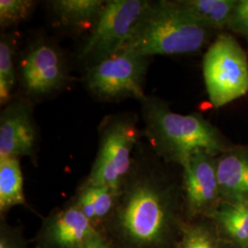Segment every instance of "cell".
<instances>
[{
  "label": "cell",
  "mask_w": 248,
  "mask_h": 248,
  "mask_svg": "<svg viewBox=\"0 0 248 248\" xmlns=\"http://www.w3.org/2000/svg\"><path fill=\"white\" fill-rule=\"evenodd\" d=\"M177 187L154 165L141 142L109 219L116 248H170L178 225Z\"/></svg>",
  "instance_id": "cell-1"
},
{
  "label": "cell",
  "mask_w": 248,
  "mask_h": 248,
  "mask_svg": "<svg viewBox=\"0 0 248 248\" xmlns=\"http://www.w3.org/2000/svg\"><path fill=\"white\" fill-rule=\"evenodd\" d=\"M144 129L154 154L182 168L198 152L219 156L229 147L220 131L198 114L182 115L172 111L156 97L141 101Z\"/></svg>",
  "instance_id": "cell-2"
},
{
  "label": "cell",
  "mask_w": 248,
  "mask_h": 248,
  "mask_svg": "<svg viewBox=\"0 0 248 248\" xmlns=\"http://www.w3.org/2000/svg\"><path fill=\"white\" fill-rule=\"evenodd\" d=\"M209 31L177 1H150L123 49L149 58L196 53Z\"/></svg>",
  "instance_id": "cell-3"
},
{
  "label": "cell",
  "mask_w": 248,
  "mask_h": 248,
  "mask_svg": "<svg viewBox=\"0 0 248 248\" xmlns=\"http://www.w3.org/2000/svg\"><path fill=\"white\" fill-rule=\"evenodd\" d=\"M98 131V154L86 181L119 193L131 172L134 152L140 142L137 117L133 113L108 116Z\"/></svg>",
  "instance_id": "cell-4"
},
{
  "label": "cell",
  "mask_w": 248,
  "mask_h": 248,
  "mask_svg": "<svg viewBox=\"0 0 248 248\" xmlns=\"http://www.w3.org/2000/svg\"><path fill=\"white\" fill-rule=\"evenodd\" d=\"M202 68L207 92L214 108H222L248 93V56L232 36H218L204 55Z\"/></svg>",
  "instance_id": "cell-5"
},
{
  "label": "cell",
  "mask_w": 248,
  "mask_h": 248,
  "mask_svg": "<svg viewBox=\"0 0 248 248\" xmlns=\"http://www.w3.org/2000/svg\"><path fill=\"white\" fill-rule=\"evenodd\" d=\"M150 58L122 49L89 65L85 85L92 95L106 101L145 98L144 79Z\"/></svg>",
  "instance_id": "cell-6"
},
{
  "label": "cell",
  "mask_w": 248,
  "mask_h": 248,
  "mask_svg": "<svg viewBox=\"0 0 248 248\" xmlns=\"http://www.w3.org/2000/svg\"><path fill=\"white\" fill-rule=\"evenodd\" d=\"M150 1H106L97 23L83 45L79 57L91 65L121 51Z\"/></svg>",
  "instance_id": "cell-7"
},
{
  "label": "cell",
  "mask_w": 248,
  "mask_h": 248,
  "mask_svg": "<svg viewBox=\"0 0 248 248\" xmlns=\"http://www.w3.org/2000/svg\"><path fill=\"white\" fill-rule=\"evenodd\" d=\"M183 169V191L190 217H212L222 203L215 156L198 152Z\"/></svg>",
  "instance_id": "cell-8"
},
{
  "label": "cell",
  "mask_w": 248,
  "mask_h": 248,
  "mask_svg": "<svg viewBox=\"0 0 248 248\" xmlns=\"http://www.w3.org/2000/svg\"><path fill=\"white\" fill-rule=\"evenodd\" d=\"M21 79L32 96H45L61 89L67 79V68L59 49L48 42L32 45L21 62Z\"/></svg>",
  "instance_id": "cell-9"
},
{
  "label": "cell",
  "mask_w": 248,
  "mask_h": 248,
  "mask_svg": "<svg viewBox=\"0 0 248 248\" xmlns=\"http://www.w3.org/2000/svg\"><path fill=\"white\" fill-rule=\"evenodd\" d=\"M37 138L31 103L16 99L7 104L0 115V158L33 156Z\"/></svg>",
  "instance_id": "cell-10"
},
{
  "label": "cell",
  "mask_w": 248,
  "mask_h": 248,
  "mask_svg": "<svg viewBox=\"0 0 248 248\" xmlns=\"http://www.w3.org/2000/svg\"><path fill=\"white\" fill-rule=\"evenodd\" d=\"M98 228L74 203L51 214L39 237L41 248H82L98 234Z\"/></svg>",
  "instance_id": "cell-11"
},
{
  "label": "cell",
  "mask_w": 248,
  "mask_h": 248,
  "mask_svg": "<svg viewBox=\"0 0 248 248\" xmlns=\"http://www.w3.org/2000/svg\"><path fill=\"white\" fill-rule=\"evenodd\" d=\"M222 202H248V147L229 148L216 158Z\"/></svg>",
  "instance_id": "cell-12"
},
{
  "label": "cell",
  "mask_w": 248,
  "mask_h": 248,
  "mask_svg": "<svg viewBox=\"0 0 248 248\" xmlns=\"http://www.w3.org/2000/svg\"><path fill=\"white\" fill-rule=\"evenodd\" d=\"M211 218L227 243L248 248V202H222Z\"/></svg>",
  "instance_id": "cell-13"
},
{
  "label": "cell",
  "mask_w": 248,
  "mask_h": 248,
  "mask_svg": "<svg viewBox=\"0 0 248 248\" xmlns=\"http://www.w3.org/2000/svg\"><path fill=\"white\" fill-rule=\"evenodd\" d=\"M119 193L105 186L85 181L78 192L75 204L96 227L107 222L115 209Z\"/></svg>",
  "instance_id": "cell-14"
},
{
  "label": "cell",
  "mask_w": 248,
  "mask_h": 248,
  "mask_svg": "<svg viewBox=\"0 0 248 248\" xmlns=\"http://www.w3.org/2000/svg\"><path fill=\"white\" fill-rule=\"evenodd\" d=\"M50 7L62 24L78 31L91 30L105 7L102 0H55Z\"/></svg>",
  "instance_id": "cell-15"
},
{
  "label": "cell",
  "mask_w": 248,
  "mask_h": 248,
  "mask_svg": "<svg viewBox=\"0 0 248 248\" xmlns=\"http://www.w3.org/2000/svg\"><path fill=\"white\" fill-rule=\"evenodd\" d=\"M177 2L210 30H220L228 26L237 3L234 0H181Z\"/></svg>",
  "instance_id": "cell-16"
},
{
  "label": "cell",
  "mask_w": 248,
  "mask_h": 248,
  "mask_svg": "<svg viewBox=\"0 0 248 248\" xmlns=\"http://www.w3.org/2000/svg\"><path fill=\"white\" fill-rule=\"evenodd\" d=\"M26 202L23 176L18 157L0 158V212Z\"/></svg>",
  "instance_id": "cell-17"
},
{
  "label": "cell",
  "mask_w": 248,
  "mask_h": 248,
  "mask_svg": "<svg viewBox=\"0 0 248 248\" xmlns=\"http://www.w3.org/2000/svg\"><path fill=\"white\" fill-rule=\"evenodd\" d=\"M226 244L214 222H200L183 228L177 248H224Z\"/></svg>",
  "instance_id": "cell-18"
},
{
  "label": "cell",
  "mask_w": 248,
  "mask_h": 248,
  "mask_svg": "<svg viewBox=\"0 0 248 248\" xmlns=\"http://www.w3.org/2000/svg\"><path fill=\"white\" fill-rule=\"evenodd\" d=\"M15 46L7 36H2L0 41V102L7 105L10 102L11 92L15 87L16 75L14 67Z\"/></svg>",
  "instance_id": "cell-19"
},
{
  "label": "cell",
  "mask_w": 248,
  "mask_h": 248,
  "mask_svg": "<svg viewBox=\"0 0 248 248\" xmlns=\"http://www.w3.org/2000/svg\"><path fill=\"white\" fill-rule=\"evenodd\" d=\"M35 5L31 0H1L0 25L2 28L17 25L31 16Z\"/></svg>",
  "instance_id": "cell-20"
},
{
  "label": "cell",
  "mask_w": 248,
  "mask_h": 248,
  "mask_svg": "<svg viewBox=\"0 0 248 248\" xmlns=\"http://www.w3.org/2000/svg\"><path fill=\"white\" fill-rule=\"evenodd\" d=\"M227 27L248 38V0L237 1Z\"/></svg>",
  "instance_id": "cell-21"
},
{
  "label": "cell",
  "mask_w": 248,
  "mask_h": 248,
  "mask_svg": "<svg viewBox=\"0 0 248 248\" xmlns=\"http://www.w3.org/2000/svg\"><path fill=\"white\" fill-rule=\"evenodd\" d=\"M0 248H26L15 235L6 230L1 232Z\"/></svg>",
  "instance_id": "cell-22"
},
{
  "label": "cell",
  "mask_w": 248,
  "mask_h": 248,
  "mask_svg": "<svg viewBox=\"0 0 248 248\" xmlns=\"http://www.w3.org/2000/svg\"><path fill=\"white\" fill-rule=\"evenodd\" d=\"M82 248H111V247L106 238L102 236L100 232H98Z\"/></svg>",
  "instance_id": "cell-23"
}]
</instances>
